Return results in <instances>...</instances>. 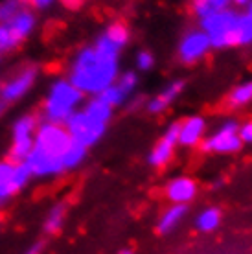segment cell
<instances>
[{
  "label": "cell",
  "mask_w": 252,
  "mask_h": 254,
  "mask_svg": "<svg viewBox=\"0 0 252 254\" xmlns=\"http://www.w3.org/2000/svg\"><path fill=\"white\" fill-rule=\"evenodd\" d=\"M118 77V58L105 56L87 46L74 56L68 70V81L83 96H98L111 87Z\"/></svg>",
  "instance_id": "1"
},
{
  "label": "cell",
  "mask_w": 252,
  "mask_h": 254,
  "mask_svg": "<svg viewBox=\"0 0 252 254\" xmlns=\"http://www.w3.org/2000/svg\"><path fill=\"white\" fill-rule=\"evenodd\" d=\"M85 96L68 81V77H59L52 81L48 87L44 100L41 103V120L64 124L70 116L81 107Z\"/></svg>",
  "instance_id": "2"
},
{
  "label": "cell",
  "mask_w": 252,
  "mask_h": 254,
  "mask_svg": "<svg viewBox=\"0 0 252 254\" xmlns=\"http://www.w3.org/2000/svg\"><path fill=\"white\" fill-rule=\"evenodd\" d=\"M240 19L241 15H236L228 9L201 19L202 32L208 35L210 45L215 48L240 45Z\"/></svg>",
  "instance_id": "3"
},
{
  "label": "cell",
  "mask_w": 252,
  "mask_h": 254,
  "mask_svg": "<svg viewBox=\"0 0 252 254\" xmlns=\"http://www.w3.org/2000/svg\"><path fill=\"white\" fill-rule=\"evenodd\" d=\"M70 144H72V138H70L64 124L41 120L37 131H35V136H33V147L35 149L63 160V155L70 147Z\"/></svg>",
  "instance_id": "4"
},
{
  "label": "cell",
  "mask_w": 252,
  "mask_h": 254,
  "mask_svg": "<svg viewBox=\"0 0 252 254\" xmlns=\"http://www.w3.org/2000/svg\"><path fill=\"white\" fill-rule=\"evenodd\" d=\"M39 72L41 70H39L37 64H24L15 74L7 77L6 81H2V85H0V100H2V103L7 107V105L22 100L33 89V85L37 83Z\"/></svg>",
  "instance_id": "5"
},
{
  "label": "cell",
  "mask_w": 252,
  "mask_h": 254,
  "mask_svg": "<svg viewBox=\"0 0 252 254\" xmlns=\"http://www.w3.org/2000/svg\"><path fill=\"white\" fill-rule=\"evenodd\" d=\"M64 127L68 131L70 138L79 146L87 147V149L90 146H94L96 142L105 134V129H107V126L98 124L92 118H88L83 113V109H77L76 113L64 122Z\"/></svg>",
  "instance_id": "6"
},
{
  "label": "cell",
  "mask_w": 252,
  "mask_h": 254,
  "mask_svg": "<svg viewBox=\"0 0 252 254\" xmlns=\"http://www.w3.org/2000/svg\"><path fill=\"white\" fill-rule=\"evenodd\" d=\"M32 179V173L24 162L13 164L7 159L0 160V204L7 203L13 195L24 190Z\"/></svg>",
  "instance_id": "7"
},
{
  "label": "cell",
  "mask_w": 252,
  "mask_h": 254,
  "mask_svg": "<svg viewBox=\"0 0 252 254\" xmlns=\"http://www.w3.org/2000/svg\"><path fill=\"white\" fill-rule=\"evenodd\" d=\"M127 41H129V30L120 22H114V24L107 26V30L96 39L94 48L105 56L118 58V54L127 45Z\"/></svg>",
  "instance_id": "8"
},
{
  "label": "cell",
  "mask_w": 252,
  "mask_h": 254,
  "mask_svg": "<svg viewBox=\"0 0 252 254\" xmlns=\"http://www.w3.org/2000/svg\"><path fill=\"white\" fill-rule=\"evenodd\" d=\"M240 134H238V126L228 122L221 127L217 133H214L204 144H202V149L204 151H214V153H232L238 151L241 147Z\"/></svg>",
  "instance_id": "9"
},
{
  "label": "cell",
  "mask_w": 252,
  "mask_h": 254,
  "mask_svg": "<svg viewBox=\"0 0 252 254\" xmlns=\"http://www.w3.org/2000/svg\"><path fill=\"white\" fill-rule=\"evenodd\" d=\"M210 46L212 45H210L208 35L202 32V30H195V32H189L183 39V43L179 46V54H181L183 61L193 63V61L201 59L210 50Z\"/></svg>",
  "instance_id": "10"
},
{
  "label": "cell",
  "mask_w": 252,
  "mask_h": 254,
  "mask_svg": "<svg viewBox=\"0 0 252 254\" xmlns=\"http://www.w3.org/2000/svg\"><path fill=\"white\" fill-rule=\"evenodd\" d=\"M6 26L9 28V32H11V35L15 37V41H17L19 45H22L26 39L33 33V30H35V26H37V15H35L33 9L24 7V9H20Z\"/></svg>",
  "instance_id": "11"
},
{
  "label": "cell",
  "mask_w": 252,
  "mask_h": 254,
  "mask_svg": "<svg viewBox=\"0 0 252 254\" xmlns=\"http://www.w3.org/2000/svg\"><path fill=\"white\" fill-rule=\"evenodd\" d=\"M175 144H179V124L171 126L166 134L162 136V140L158 142L157 146L153 147L151 155H149V164L151 166H164L173 155Z\"/></svg>",
  "instance_id": "12"
},
{
  "label": "cell",
  "mask_w": 252,
  "mask_h": 254,
  "mask_svg": "<svg viewBox=\"0 0 252 254\" xmlns=\"http://www.w3.org/2000/svg\"><path fill=\"white\" fill-rule=\"evenodd\" d=\"M197 193V185L188 177H179L173 179L168 188H166V195L170 201H173L175 204H184L189 203Z\"/></svg>",
  "instance_id": "13"
},
{
  "label": "cell",
  "mask_w": 252,
  "mask_h": 254,
  "mask_svg": "<svg viewBox=\"0 0 252 254\" xmlns=\"http://www.w3.org/2000/svg\"><path fill=\"white\" fill-rule=\"evenodd\" d=\"M204 133V120L199 116H191L183 124H179V144L181 146H195Z\"/></svg>",
  "instance_id": "14"
},
{
  "label": "cell",
  "mask_w": 252,
  "mask_h": 254,
  "mask_svg": "<svg viewBox=\"0 0 252 254\" xmlns=\"http://www.w3.org/2000/svg\"><path fill=\"white\" fill-rule=\"evenodd\" d=\"M66 203H56L48 210V214L44 217L43 221V230L46 232L48 236H54L57 234L59 230L64 227V221H66Z\"/></svg>",
  "instance_id": "15"
},
{
  "label": "cell",
  "mask_w": 252,
  "mask_h": 254,
  "mask_svg": "<svg viewBox=\"0 0 252 254\" xmlns=\"http://www.w3.org/2000/svg\"><path fill=\"white\" fill-rule=\"evenodd\" d=\"M39 124H41V116L35 115V113L22 115L20 118L15 120V124H13L11 138H33Z\"/></svg>",
  "instance_id": "16"
},
{
  "label": "cell",
  "mask_w": 252,
  "mask_h": 254,
  "mask_svg": "<svg viewBox=\"0 0 252 254\" xmlns=\"http://www.w3.org/2000/svg\"><path fill=\"white\" fill-rule=\"evenodd\" d=\"M183 87H184L183 81L171 83V85L164 90V92H160L158 96H155L151 102L147 103V111H149V113H162V111H166V109L170 107L171 102L175 100L177 96L183 92Z\"/></svg>",
  "instance_id": "17"
},
{
  "label": "cell",
  "mask_w": 252,
  "mask_h": 254,
  "mask_svg": "<svg viewBox=\"0 0 252 254\" xmlns=\"http://www.w3.org/2000/svg\"><path fill=\"white\" fill-rule=\"evenodd\" d=\"M184 216H186V206L184 204H173V206H170L162 214V217L158 219V232L160 234H168L171 230H175L179 227V223L184 219Z\"/></svg>",
  "instance_id": "18"
},
{
  "label": "cell",
  "mask_w": 252,
  "mask_h": 254,
  "mask_svg": "<svg viewBox=\"0 0 252 254\" xmlns=\"http://www.w3.org/2000/svg\"><path fill=\"white\" fill-rule=\"evenodd\" d=\"M81 109L88 118H92L94 122L103 124V126H107L109 120H111V116H113V107L107 105L103 100H100L98 96H94V98H92V100H90V102Z\"/></svg>",
  "instance_id": "19"
},
{
  "label": "cell",
  "mask_w": 252,
  "mask_h": 254,
  "mask_svg": "<svg viewBox=\"0 0 252 254\" xmlns=\"http://www.w3.org/2000/svg\"><path fill=\"white\" fill-rule=\"evenodd\" d=\"M228 4H230V0H193V11L201 19H206L210 15L228 9Z\"/></svg>",
  "instance_id": "20"
},
{
  "label": "cell",
  "mask_w": 252,
  "mask_h": 254,
  "mask_svg": "<svg viewBox=\"0 0 252 254\" xmlns=\"http://www.w3.org/2000/svg\"><path fill=\"white\" fill-rule=\"evenodd\" d=\"M221 223V212L217 208H206L202 210L201 214L195 219V227L201 232H212L219 227Z\"/></svg>",
  "instance_id": "21"
},
{
  "label": "cell",
  "mask_w": 252,
  "mask_h": 254,
  "mask_svg": "<svg viewBox=\"0 0 252 254\" xmlns=\"http://www.w3.org/2000/svg\"><path fill=\"white\" fill-rule=\"evenodd\" d=\"M85 157H87V147L79 146V144H76V142L72 140L70 147L64 151V155H63L64 170H66V172H70V170H76L77 166L85 160Z\"/></svg>",
  "instance_id": "22"
},
{
  "label": "cell",
  "mask_w": 252,
  "mask_h": 254,
  "mask_svg": "<svg viewBox=\"0 0 252 254\" xmlns=\"http://www.w3.org/2000/svg\"><path fill=\"white\" fill-rule=\"evenodd\" d=\"M251 102H252V81L241 83L240 87H236L230 92V96H228V103L232 107H243V105H247V103Z\"/></svg>",
  "instance_id": "23"
},
{
  "label": "cell",
  "mask_w": 252,
  "mask_h": 254,
  "mask_svg": "<svg viewBox=\"0 0 252 254\" xmlns=\"http://www.w3.org/2000/svg\"><path fill=\"white\" fill-rule=\"evenodd\" d=\"M24 7V0H0V24H7Z\"/></svg>",
  "instance_id": "24"
},
{
  "label": "cell",
  "mask_w": 252,
  "mask_h": 254,
  "mask_svg": "<svg viewBox=\"0 0 252 254\" xmlns=\"http://www.w3.org/2000/svg\"><path fill=\"white\" fill-rule=\"evenodd\" d=\"M98 98H100V100H103V102L107 103V105H111L113 109L118 107V105H122V103L127 100V96L124 94V92H122V90L118 89L114 83L111 85V87H107V89L103 90L101 94H98Z\"/></svg>",
  "instance_id": "25"
},
{
  "label": "cell",
  "mask_w": 252,
  "mask_h": 254,
  "mask_svg": "<svg viewBox=\"0 0 252 254\" xmlns=\"http://www.w3.org/2000/svg\"><path fill=\"white\" fill-rule=\"evenodd\" d=\"M136 83H138V77H136L134 72H124V74H120V76L116 77L114 85H116V87H118V89H120L122 92L129 98V96L132 94L134 87H136Z\"/></svg>",
  "instance_id": "26"
},
{
  "label": "cell",
  "mask_w": 252,
  "mask_h": 254,
  "mask_svg": "<svg viewBox=\"0 0 252 254\" xmlns=\"http://www.w3.org/2000/svg\"><path fill=\"white\" fill-rule=\"evenodd\" d=\"M17 46H20V45L15 41V37H13L11 32H9V28H7L6 24H0V58H2L4 54H7V52L15 50Z\"/></svg>",
  "instance_id": "27"
},
{
  "label": "cell",
  "mask_w": 252,
  "mask_h": 254,
  "mask_svg": "<svg viewBox=\"0 0 252 254\" xmlns=\"http://www.w3.org/2000/svg\"><path fill=\"white\" fill-rule=\"evenodd\" d=\"M252 43V19L247 15H241L240 19V45Z\"/></svg>",
  "instance_id": "28"
},
{
  "label": "cell",
  "mask_w": 252,
  "mask_h": 254,
  "mask_svg": "<svg viewBox=\"0 0 252 254\" xmlns=\"http://www.w3.org/2000/svg\"><path fill=\"white\" fill-rule=\"evenodd\" d=\"M155 63V58H153L149 52H140L136 56V66L138 70H149Z\"/></svg>",
  "instance_id": "29"
},
{
  "label": "cell",
  "mask_w": 252,
  "mask_h": 254,
  "mask_svg": "<svg viewBox=\"0 0 252 254\" xmlns=\"http://www.w3.org/2000/svg\"><path fill=\"white\" fill-rule=\"evenodd\" d=\"M56 0H24V4L33 11H43V9H48V7L54 4Z\"/></svg>",
  "instance_id": "30"
},
{
  "label": "cell",
  "mask_w": 252,
  "mask_h": 254,
  "mask_svg": "<svg viewBox=\"0 0 252 254\" xmlns=\"http://www.w3.org/2000/svg\"><path fill=\"white\" fill-rule=\"evenodd\" d=\"M238 134H240L241 142L252 144V122H247L241 127H238Z\"/></svg>",
  "instance_id": "31"
},
{
  "label": "cell",
  "mask_w": 252,
  "mask_h": 254,
  "mask_svg": "<svg viewBox=\"0 0 252 254\" xmlns=\"http://www.w3.org/2000/svg\"><path fill=\"white\" fill-rule=\"evenodd\" d=\"M87 0H61V4H63L66 9H77V7H81Z\"/></svg>",
  "instance_id": "32"
},
{
  "label": "cell",
  "mask_w": 252,
  "mask_h": 254,
  "mask_svg": "<svg viewBox=\"0 0 252 254\" xmlns=\"http://www.w3.org/2000/svg\"><path fill=\"white\" fill-rule=\"evenodd\" d=\"M43 247H44V243L43 242H37V243H33L32 247H28L22 254H41L43 253Z\"/></svg>",
  "instance_id": "33"
},
{
  "label": "cell",
  "mask_w": 252,
  "mask_h": 254,
  "mask_svg": "<svg viewBox=\"0 0 252 254\" xmlns=\"http://www.w3.org/2000/svg\"><path fill=\"white\" fill-rule=\"evenodd\" d=\"M247 6H249V7H247V17H251V19H252V0L247 4Z\"/></svg>",
  "instance_id": "34"
},
{
  "label": "cell",
  "mask_w": 252,
  "mask_h": 254,
  "mask_svg": "<svg viewBox=\"0 0 252 254\" xmlns=\"http://www.w3.org/2000/svg\"><path fill=\"white\" fill-rule=\"evenodd\" d=\"M118 254H134V253H132L131 249H122V251Z\"/></svg>",
  "instance_id": "35"
},
{
  "label": "cell",
  "mask_w": 252,
  "mask_h": 254,
  "mask_svg": "<svg viewBox=\"0 0 252 254\" xmlns=\"http://www.w3.org/2000/svg\"><path fill=\"white\" fill-rule=\"evenodd\" d=\"M234 2H238V4H249L251 0H234Z\"/></svg>",
  "instance_id": "36"
},
{
  "label": "cell",
  "mask_w": 252,
  "mask_h": 254,
  "mask_svg": "<svg viewBox=\"0 0 252 254\" xmlns=\"http://www.w3.org/2000/svg\"><path fill=\"white\" fill-rule=\"evenodd\" d=\"M4 109H6V105H4V103H2V100H0V115L4 113Z\"/></svg>",
  "instance_id": "37"
},
{
  "label": "cell",
  "mask_w": 252,
  "mask_h": 254,
  "mask_svg": "<svg viewBox=\"0 0 252 254\" xmlns=\"http://www.w3.org/2000/svg\"><path fill=\"white\" fill-rule=\"evenodd\" d=\"M0 85H2V81H0Z\"/></svg>",
  "instance_id": "38"
}]
</instances>
